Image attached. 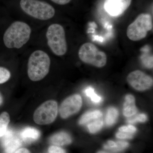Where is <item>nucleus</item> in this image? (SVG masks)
<instances>
[{
  "instance_id": "obj_27",
  "label": "nucleus",
  "mask_w": 153,
  "mask_h": 153,
  "mask_svg": "<svg viewBox=\"0 0 153 153\" xmlns=\"http://www.w3.org/2000/svg\"><path fill=\"white\" fill-rule=\"evenodd\" d=\"M14 153H30V151L25 148H22L17 150Z\"/></svg>"
},
{
  "instance_id": "obj_20",
  "label": "nucleus",
  "mask_w": 153,
  "mask_h": 153,
  "mask_svg": "<svg viewBox=\"0 0 153 153\" xmlns=\"http://www.w3.org/2000/svg\"><path fill=\"white\" fill-rule=\"evenodd\" d=\"M11 73L7 69L0 67V84L5 83L10 79Z\"/></svg>"
},
{
  "instance_id": "obj_2",
  "label": "nucleus",
  "mask_w": 153,
  "mask_h": 153,
  "mask_svg": "<svg viewBox=\"0 0 153 153\" xmlns=\"http://www.w3.org/2000/svg\"><path fill=\"white\" fill-rule=\"evenodd\" d=\"M51 65V60L48 54L43 50H37L30 55L28 59L27 74L33 81L44 79L48 73Z\"/></svg>"
},
{
  "instance_id": "obj_10",
  "label": "nucleus",
  "mask_w": 153,
  "mask_h": 153,
  "mask_svg": "<svg viewBox=\"0 0 153 153\" xmlns=\"http://www.w3.org/2000/svg\"><path fill=\"white\" fill-rule=\"evenodd\" d=\"M132 0H105L104 8L111 16L117 17L123 14L128 8Z\"/></svg>"
},
{
  "instance_id": "obj_23",
  "label": "nucleus",
  "mask_w": 153,
  "mask_h": 153,
  "mask_svg": "<svg viewBox=\"0 0 153 153\" xmlns=\"http://www.w3.org/2000/svg\"><path fill=\"white\" fill-rule=\"evenodd\" d=\"M120 131L125 132L128 133L133 134L137 131V128L133 126L129 125L128 126H123L119 129Z\"/></svg>"
},
{
  "instance_id": "obj_22",
  "label": "nucleus",
  "mask_w": 153,
  "mask_h": 153,
  "mask_svg": "<svg viewBox=\"0 0 153 153\" xmlns=\"http://www.w3.org/2000/svg\"><path fill=\"white\" fill-rule=\"evenodd\" d=\"M128 143L126 142L119 141L115 142L114 147L111 149V150L114 151V152L122 151L126 148L128 147Z\"/></svg>"
},
{
  "instance_id": "obj_16",
  "label": "nucleus",
  "mask_w": 153,
  "mask_h": 153,
  "mask_svg": "<svg viewBox=\"0 0 153 153\" xmlns=\"http://www.w3.org/2000/svg\"><path fill=\"white\" fill-rule=\"evenodd\" d=\"M10 122V117L7 112H3L0 115V138L2 137L8 130Z\"/></svg>"
},
{
  "instance_id": "obj_11",
  "label": "nucleus",
  "mask_w": 153,
  "mask_h": 153,
  "mask_svg": "<svg viewBox=\"0 0 153 153\" xmlns=\"http://www.w3.org/2000/svg\"><path fill=\"white\" fill-rule=\"evenodd\" d=\"M1 138V142L5 153H14L22 145V140L11 129H8Z\"/></svg>"
},
{
  "instance_id": "obj_28",
  "label": "nucleus",
  "mask_w": 153,
  "mask_h": 153,
  "mask_svg": "<svg viewBox=\"0 0 153 153\" xmlns=\"http://www.w3.org/2000/svg\"><path fill=\"white\" fill-rule=\"evenodd\" d=\"M3 101V99L2 96L1 94L0 93V105H1Z\"/></svg>"
},
{
  "instance_id": "obj_5",
  "label": "nucleus",
  "mask_w": 153,
  "mask_h": 153,
  "mask_svg": "<svg viewBox=\"0 0 153 153\" xmlns=\"http://www.w3.org/2000/svg\"><path fill=\"white\" fill-rule=\"evenodd\" d=\"M152 28V16L149 14H141L128 27L127 36L131 41H140L146 38Z\"/></svg>"
},
{
  "instance_id": "obj_14",
  "label": "nucleus",
  "mask_w": 153,
  "mask_h": 153,
  "mask_svg": "<svg viewBox=\"0 0 153 153\" xmlns=\"http://www.w3.org/2000/svg\"><path fill=\"white\" fill-rule=\"evenodd\" d=\"M40 137V131L33 127L26 128L20 133L21 140L25 143L33 142L38 140Z\"/></svg>"
},
{
  "instance_id": "obj_15",
  "label": "nucleus",
  "mask_w": 153,
  "mask_h": 153,
  "mask_svg": "<svg viewBox=\"0 0 153 153\" xmlns=\"http://www.w3.org/2000/svg\"><path fill=\"white\" fill-rule=\"evenodd\" d=\"M102 116V112L98 110L89 111L85 113L80 117L79 121V125L86 124L91 121L101 118Z\"/></svg>"
},
{
  "instance_id": "obj_7",
  "label": "nucleus",
  "mask_w": 153,
  "mask_h": 153,
  "mask_svg": "<svg viewBox=\"0 0 153 153\" xmlns=\"http://www.w3.org/2000/svg\"><path fill=\"white\" fill-rule=\"evenodd\" d=\"M58 114L57 102L54 100L45 102L36 110L33 116L34 121L37 124L44 125L53 123Z\"/></svg>"
},
{
  "instance_id": "obj_13",
  "label": "nucleus",
  "mask_w": 153,
  "mask_h": 153,
  "mask_svg": "<svg viewBox=\"0 0 153 153\" xmlns=\"http://www.w3.org/2000/svg\"><path fill=\"white\" fill-rule=\"evenodd\" d=\"M49 142L54 146H63L71 143L72 139L69 134L62 131L52 135L50 138Z\"/></svg>"
},
{
  "instance_id": "obj_24",
  "label": "nucleus",
  "mask_w": 153,
  "mask_h": 153,
  "mask_svg": "<svg viewBox=\"0 0 153 153\" xmlns=\"http://www.w3.org/2000/svg\"><path fill=\"white\" fill-rule=\"evenodd\" d=\"M117 137L121 139H125L132 138L133 136L132 134L125 132L119 131L116 134Z\"/></svg>"
},
{
  "instance_id": "obj_17",
  "label": "nucleus",
  "mask_w": 153,
  "mask_h": 153,
  "mask_svg": "<svg viewBox=\"0 0 153 153\" xmlns=\"http://www.w3.org/2000/svg\"><path fill=\"white\" fill-rule=\"evenodd\" d=\"M118 116V111L114 107H110L108 109L105 118L107 125L111 126L116 122Z\"/></svg>"
},
{
  "instance_id": "obj_8",
  "label": "nucleus",
  "mask_w": 153,
  "mask_h": 153,
  "mask_svg": "<svg viewBox=\"0 0 153 153\" xmlns=\"http://www.w3.org/2000/svg\"><path fill=\"white\" fill-rule=\"evenodd\" d=\"M127 80L133 88L138 91H144L152 87V77L140 70L132 71L127 77Z\"/></svg>"
},
{
  "instance_id": "obj_3",
  "label": "nucleus",
  "mask_w": 153,
  "mask_h": 153,
  "mask_svg": "<svg viewBox=\"0 0 153 153\" xmlns=\"http://www.w3.org/2000/svg\"><path fill=\"white\" fill-rule=\"evenodd\" d=\"M47 43L49 48L55 55H65L67 51L66 33L62 25L52 24L49 26L46 32Z\"/></svg>"
},
{
  "instance_id": "obj_12",
  "label": "nucleus",
  "mask_w": 153,
  "mask_h": 153,
  "mask_svg": "<svg viewBox=\"0 0 153 153\" xmlns=\"http://www.w3.org/2000/svg\"><path fill=\"white\" fill-rule=\"evenodd\" d=\"M125 100L123 107L124 116L129 117L136 114L137 109L135 105L134 97L131 94H127L126 96Z\"/></svg>"
},
{
  "instance_id": "obj_6",
  "label": "nucleus",
  "mask_w": 153,
  "mask_h": 153,
  "mask_svg": "<svg viewBox=\"0 0 153 153\" xmlns=\"http://www.w3.org/2000/svg\"><path fill=\"white\" fill-rule=\"evenodd\" d=\"M78 56L80 60L89 65L101 68L106 65L105 53L99 49L94 44L86 43L79 48Z\"/></svg>"
},
{
  "instance_id": "obj_29",
  "label": "nucleus",
  "mask_w": 153,
  "mask_h": 153,
  "mask_svg": "<svg viewBox=\"0 0 153 153\" xmlns=\"http://www.w3.org/2000/svg\"><path fill=\"white\" fill-rule=\"evenodd\" d=\"M97 153H109L106 152H103V151H100V152H98Z\"/></svg>"
},
{
  "instance_id": "obj_1",
  "label": "nucleus",
  "mask_w": 153,
  "mask_h": 153,
  "mask_svg": "<svg viewBox=\"0 0 153 153\" xmlns=\"http://www.w3.org/2000/svg\"><path fill=\"white\" fill-rule=\"evenodd\" d=\"M32 29L25 22L16 21L7 29L3 36L5 46L10 49H19L30 40Z\"/></svg>"
},
{
  "instance_id": "obj_21",
  "label": "nucleus",
  "mask_w": 153,
  "mask_h": 153,
  "mask_svg": "<svg viewBox=\"0 0 153 153\" xmlns=\"http://www.w3.org/2000/svg\"><path fill=\"white\" fill-rule=\"evenodd\" d=\"M148 120L146 115L145 114H140L137 115L134 117L129 118L127 122L128 123L134 124L137 122L144 123Z\"/></svg>"
},
{
  "instance_id": "obj_9",
  "label": "nucleus",
  "mask_w": 153,
  "mask_h": 153,
  "mask_svg": "<svg viewBox=\"0 0 153 153\" xmlns=\"http://www.w3.org/2000/svg\"><path fill=\"white\" fill-rule=\"evenodd\" d=\"M82 97L79 94L70 96L64 100L59 108V113L63 119H66L80 110L82 105Z\"/></svg>"
},
{
  "instance_id": "obj_19",
  "label": "nucleus",
  "mask_w": 153,
  "mask_h": 153,
  "mask_svg": "<svg viewBox=\"0 0 153 153\" xmlns=\"http://www.w3.org/2000/svg\"><path fill=\"white\" fill-rule=\"evenodd\" d=\"M85 92L86 96L90 97L91 101L94 103H99L102 100L101 97L96 94L94 92V89L92 88H88L85 89Z\"/></svg>"
},
{
  "instance_id": "obj_25",
  "label": "nucleus",
  "mask_w": 153,
  "mask_h": 153,
  "mask_svg": "<svg viewBox=\"0 0 153 153\" xmlns=\"http://www.w3.org/2000/svg\"><path fill=\"white\" fill-rule=\"evenodd\" d=\"M48 153H66V152L58 146H52L49 148Z\"/></svg>"
},
{
  "instance_id": "obj_26",
  "label": "nucleus",
  "mask_w": 153,
  "mask_h": 153,
  "mask_svg": "<svg viewBox=\"0 0 153 153\" xmlns=\"http://www.w3.org/2000/svg\"><path fill=\"white\" fill-rule=\"evenodd\" d=\"M51 1L57 4L63 5L69 3L71 1V0H51Z\"/></svg>"
},
{
  "instance_id": "obj_4",
  "label": "nucleus",
  "mask_w": 153,
  "mask_h": 153,
  "mask_svg": "<svg viewBox=\"0 0 153 153\" xmlns=\"http://www.w3.org/2000/svg\"><path fill=\"white\" fill-rule=\"evenodd\" d=\"M21 8L25 13L35 19L43 21L52 19L55 9L49 4L39 0H21Z\"/></svg>"
},
{
  "instance_id": "obj_18",
  "label": "nucleus",
  "mask_w": 153,
  "mask_h": 153,
  "mask_svg": "<svg viewBox=\"0 0 153 153\" xmlns=\"http://www.w3.org/2000/svg\"><path fill=\"white\" fill-rule=\"evenodd\" d=\"M103 126V120L100 118L88 124L87 127L91 133L94 134L100 130Z\"/></svg>"
}]
</instances>
